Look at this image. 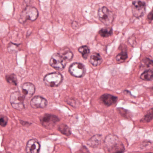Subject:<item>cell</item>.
<instances>
[{"label": "cell", "instance_id": "4fadbf2b", "mask_svg": "<svg viewBox=\"0 0 153 153\" xmlns=\"http://www.w3.org/2000/svg\"><path fill=\"white\" fill-rule=\"evenodd\" d=\"M118 98L114 96L109 94H105L102 95L100 97V101L105 105L111 106L117 102Z\"/></svg>", "mask_w": 153, "mask_h": 153}, {"label": "cell", "instance_id": "7a4b0ae2", "mask_svg": "<svg viewBox=\"0 0 153 153\" xmlns=\"http://www.w3.org/2000/svg\"><path fill=\"white\" fill-rule=\"evenodd\" d=\"M39 16L38 10L34 7H28L26 8L21 13L19 21L24 23L27 20L33 21L36 20Z\"/></svg>", "mask_w": 153, "mask_h": 153}, {"label": "cell", "instance_id": "ac0fdd59", "mask_svg": "<svg viewBox=\"0 0 153 153\" xmlns=\"http://www.w3.org/2000/svg\"><path fill=\"white\" fill-rule=\"evenodd\" d=\"M58 130L63 135L70 136L71 134V131L68 126L65 124H61L59 125Z\"/></svg>", "mask_w": 153, "mask_h": 153}, {"label": "cell", "instance_id": "8fae6325", "mask_svg": "<svg viewBox=\"0 0 153 153\" xmlns=\"http://www.w3.org/2000/svg\"><path fill=\"white\" fill-rule=\"evenodd\" d=\"M41 146L38 140L35 139L30 140L27 142L26 147L27 153H39Z\"/></svg>", "mask_w": 153, "mask_h": 153}, {"label": "cell", "instance_id": "277c9868", "mask_svg": "<svg viewBox=\"0 0 153 153\" xmlns=\"http://www.w3.org/2000/svg\"><path fill=\"white\" fill-rule=\"evenodd\" d=\"M98 16L99 20L105 25H110L113 21V14L106 7H102L99 9Z\"/></svg>", "mask_w": 153, "mask_h": 153}, {"label": "cell", "instance_id": "e0dca14e", "mask_svg": "<svg viewBox=\"0 0 153 153\" xmlns=\"http://www.w3.org/2000/svg\"><path fill=\"white\" fill-rule=\"evenodd\" d=\"M102 136L100 135H97L91 138L88 141V145L90 146L95 147L98 146L101 141Z\"/></svg>", "mask_w": 153, "mask_h": 153}, {"label": "cell", "instance_id": "484cf974", "mask_svg": "<svg viewBox=\"0 0 153 153\" xmlns=\"http://www.w3.org/2000/svg\"><path fill=\"white\" fill-rule=\"evenodd\" d=\"M148 20L149 22L153 21V8L151 11L149 13L147 16Z\"/></svg>", "mask_w": 153, "mask_h": 153}, {"label": "cell", "instance_id": "ba28073f", "mask_svg": "<svg viewBox=\"0 0 153 153\" xmlns=\"http://www.w3.org/2000/svg\"><path fill=\"white\" fill-rule=\"evenodd\" d=\"M69 72L73 76L80 78L85 74L86 69L85 66L82 63L74 62L70 66Z\"/></svg>", "mask_w": 153, "mask_h": 153}, {"label": "cell", "instance_id": "5bb4252c", "mask_svg": "<svg viewBox=\"0 0 153 153\" xmlns=\"http://www.w3.org/2000/svg\"><path fill=\"white\" fill-rule=\"evenodd\" d=\"M89 62L94 67L99 66L102 62V59L98 53H94L90 56Z\"/></svg>", "mask_w": 153, "mask_h": 153}, {"label": "cell", "instance_id": "8992f818", "mask_svg": "<svg viewBox=\"0 0 153 153\" xmlns=\"http://www.w3.org/2000/svg\"><path fill=\"white\" fill-rule=\"evenodd\" d=\"M59 120L58 116L49 114H45L40 118V121L42 126L48 129L53 128Z\"/></svg>", "mask_w": 153, "mask_h": 153}, {"label": "cell", "instance_id": "7402d4cb", "mask_svg": "<svg viewBox=\"0 0 153 153\" xmlns=\"http://www.w3.org/2000/svg\"><path fill=\"white\" fill-rule=\"evenodd\" d=\"M6 79L7 82L14 85H17L18 84L17 79L14 74H10L6 76Z\"/></svg>", "mask_w": 153, "mask_h": 153}, {"label": "cell", "instance_id": "7c38bea8", "mask_svg": "<svg viewBox=\"0 0 153 153\" xmlns=\"http://www.w3.org/2000/svg\"><path fill=\"white\" fill-rule=\"evenodd\" d=\"M22 93L26 98H31L35 92V87L32 83L27 82L22 86Z\"/></svg>", "mask_w": 153, "mask_h": 153}, {"label": "cell", "instance_id": "9c48e42d", "mask_svg": "<svg viewBox=\"0 0 153 153\" xmlns=\"http://www.w3.org/2000/svg\"><path fill=\"white\" fill-rule=\"evenodd\" d=\"M132 13L136 18L143 16L146 13V3L144 1H134L132 3Z\"/></svg>", "mask_w": 153, "mask_h": 153}, {"label": "cell", "instance_id": "d6986e66", "mask_svg": "<svg viewBox=\"0 0 153 153\" xmlns=\"http://www.w3.org/2000/svg\"><path fill=\"white\" fill-rule=\"evenodd\" d=\"M99 34L102 37H109L113 34V30L110 27H104L99 31Z\"/></svg>", "mask_w": 153, "mask_h": 153}, {"label": "cell", "instance_id": "44dd1931", "mask_svg": "<svg viewBox=\"0 0 153 153\" xmlns=\"http://www.w3.org/2000/svg\"><path fill=\"white\" fill-rule=\"evenodd\" d=\"M78 51L82 54V57L85 59H86L90 53V50L88 47L85 45L81 46L78 49Z\"/></svg>", "mask_w": 153, "mask_h": 153}, {"label": "cell", "instance_id": "4316f807", "mask_svg": "<svg viewBox=\"0 0 153 153\" xmlns=\"http://www.w3.org/2000/svg\"><path fill=\"white\" fill-rule=\"evenodd\" d=\"M151 153V152H150V153Z\"/></svg>", "mask_w": 153, "mask_h": 153}, {"label": "cell", "instance_id": "9a60e30c", "mask_svg": "<svg viewBox=\"0 0 153 153\" xmlns=\"http://www.w3.org/2000/svg\"><path fill=\"white\" fill-rule=\"evenodd\" d=\"M59 53L64 58L67 63L70 62L73 58V53L69 49L67 48H64L62 50H61Z\"/></svg>", "mask_w": 153, "mask_h": 153}, {"label": "cell", "instance_id": "2e32d148", "mask_svg": "<svg viewBox=\"0 0 153 153\" xmlns=\"http://www.w3.org/2000/svg\"><path fill=\"white\" fill-rule=\"evenodd\" d=\"M140 78L145 81H151L153 80V71L148 70L144 71L140 76Z\"/></svg>", "mask_w": 153, "mask_h": 153}, {"label": "cell", "instance_id": "52a82bcc", "mask_svg": "<svg viewBox=\"0 0 153 153\" xmlns=\"http://www.w3.org/2000/svg\"><path fill=\"white\" fill-rule=\"evenodd\" d=\"M105 143L109 147L111 148L110 151L111 153H122L124 151V148L118 149L116 147L120 146L122 145H120V143L119 142V140L114 136H108L105 139Z\"/></svg>", "mask_w": 153, "mask_h": 153}, {"label": "cell", "instance_id": "d4e9b609", "mask_svg": "<svg viewBox=\"0 0 153 153\" xmlns=\"http://www.w3.org/2000/svg\"><path fill=\"white\" fill-rule=\"evenodd\" d=\"M145 65L147 66V67H149L150 66H152L153 67V61L151 60L150 59L148 58H146L144 59L143 61Z\"/></svg>", "mask_w": 153, "mask_h": 153}, {"label": "cell", "instance_id": "cb8c5ba5", "mask_svg": "<svg viewBox=\"0 0 153 153\" xmlns=\"http://www.w3.org/2000/svg\"><path fill=\"white\" fill-rule=\"evenodd\" d=\"M8 119L6 116L1 115L0 118V125L1 127H4L7 124Z\"/></svg>", "mask_w": 153, "mask_h": 153}, {"label": "cell", "instance_id": "5b68a950", "mask_svg": "<svg viewBox=\"0 0 153 153\" xmlns=\"http://www.w3.org/2000/svg\"><path fill=\"white\" fill-rule=\"evenodd\" d=\"M67 62L59 53L53 54L50 61V64L57 70L62 71L66 67Z\"/></svg>", "mask_w": 153, "mask_h": 153}, {"label": "cell", "instance_id": "603a6c76", "mask_svg": "<svg viewBox=\"0 0 153 153\" xmlns=\"http://www.w3.org/2000/svg\"><path fill=\"white\" fill-rule=\"evenodd\" d=\"M128 53L126 51L121 52L120 53L118 54L116 57V60L117 62L121 63L126 60L128 58Z\"/></svg>", "mask_w": 153, "mask_h": 153}, {"label": "cell", "instance_id": "3957f363", "mask_svg": "<svg viewBox=\"0 0 153 153\" xmlns=\"http://www.w3.org/2000/svg\"><path fill=\"white\" fill-rule=\"evenodd\" d=\"M25 97L19 92L12 93L10 96V102L14 109L21 111L25 109Z\"/></svg>", "mask_w": 153, "mask_h": 153}, {"label": "cell", "instance_id": "30bf717a", "mask_svg": "<svg viewBox=\"0 0 153 153\" xmlns=\"http://www.w3.org/2000/svg\"><path fill=\"white\" fill-rule=\"evenodd\" d=\"M48 104L47 100L44 97L40 96H36L33 97L30 102V105L34 109L45 108Z\"/></svg>", "mask_w": 153, "mask_h": 153}, {"label": "cell", "instance_id": "6da1fadb", "mask_svg": "<svg viewBox=\"0 0 153 153\" xmlns=\"http://www.w3.org/2000/svg\"><path fill=\"white\" fill-rule=\"evenodd\" d=\"M44 82L46 86L50 87H55L59 85L62 80L63 76L58 72L47 74L44 78Z\"/></svg>", "mask_w": 153, "mask_h": 153}, {"label": "cell", "instance_id": "ffe728a7", "mask_svg": "<svg viewBox=\"0 0 153 153\" xmlns=\"http://www.w3.org/2000/svg\"><path fill=\"white\" fill-rule=\"evenodd\" d=\"M152 120H153V108H151L147 112L146 115L141 119L140 122L142 123H148Z\"/></svg>", "mask_w": 153, "mask_h": 153}]
</instances>
